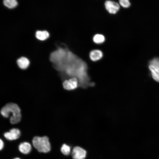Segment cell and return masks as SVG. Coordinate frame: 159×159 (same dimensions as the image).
<instances>
[{"label": "cell", "instance_id": "6da1fadb", "mask_svg": "<svg viewBox=\"0 0 159 159\" xmlns=\"http://www.w3.org/2000/svg\"><path fill=\"white\" fill-rule=\"evenodd\" d=\"M53 66L57 70L65 72L70 78H77L80 87L85 88L92 84L88 74L87 63L67 48L59 61L54 64Z\"/></svg>", "mask_w": 159, "mask_h": 159}, {"label": "cell", "instance_id": "7a4b0ae2", "mask_svg": "<svg viewBox=\"0 0 159 159\" xmlns=\"http://www.w3.org/2000/svg\"><path fill=\"white\" fill-rule=\"evenodd\" d=\"M1 113L5 117H8L11 114L10 122L12 124L17 123L21 120V110L18 106L15 103L11 102L6 104L1 109Z\"/></svg>", "mask_w": 159, "mask_h": 159}, {"label": "cell", "instance_id": "3957f363", "mask_svg": "<svg viewBox=\"0 0 159 159\" xmlns=\"http://www.w3.org/2000/svg\"><path fill=\"white\" fill-rule=\"evenodd\" d=\"M32 144L34 147L40 152L47 153L51 150L49 139L46 136L35 137L32 140Z\"/></svg>", "mask_w": 159, "mask_h": 159}, {"label": "cell", "instance_id": "277c9868", "mask_svg": "<svg viewBox=\"0 0 159 159\" xmlns=\"http://www.w3.org/2000/svg\"><path fill=\"white\" fill-rule=\"evenodd\" d=\"M148 67L153 78L159 82V58H155L151 60Z\"/></svg>", "mask_w": 159, "mask_h": 159}, {"label": "cell", "instance_id": "5b68a950", "mask_svg": "<svg viewBox=\"0 0 159 159\" xmlns=\"http://www.w3.org/2000/svg\"><path fill=\"white\" fill-rule=\"evenodd\" d=\"M62 85L65 89L71 90L76 89L79 86V82L77 78L73 77L65 80L63 82Z\"/></svg>", "mask_w": 159, "mask_h": 159}, {"label": "cell", "instance_id": "8992f818", "mask_svg": "<svg viewBox=\"0 0 159 159\" xmlns=\"http://www.w3.org/2000/svg\"><path fill=\"white\" fill-rule=\"evenodd\" d=\"M87 153L86 151L82 148L76 146L73 148L71 155L73 159H85Z\"/></svg>", "mask_w": 159, "mask_h": 159}, {"label": "cell", "instance_id": "52a82bcc", "mask_svg": "<svg viewBox=\"0 0 159 159\" xmlns=\"http://www.w3.org/2000/svg\"><path fill=\"white\" fill-rule=\"evenodd\" d=\"M105 6L108 12L111 14H115L120 8V5L117 3L110 0L105 1Z\"/></svg>", "mask_w": 159, "mask_h": 159}, {"label": "cell", "instance_id": "ba28073f", "mask_svg": "<svg viewBox=\"0 0 159 159\" xmlns=\"http://www.w3.org/2000/svg\"><path fill=\"white\" fill-rule=\"evenodd\" d=\"M20 135V131L17 128H13L9 132H6L4 134V137L7 139L10 140L17 139L19 137Z\"/></svg>", "mask_w": 159, "mask_h": 159}, {"label": "cell", "instance_id": "9c48e42d", "mask_svg": "<svg viewBox=\"0 0 159 159\" xmlns=\"http://www.w3.org/2000/svg\"><path fill=\"white\" fill-rule=\"evenodd\" d=\"M103 54L101 51L99 49H94L90 53V59L93 61H97L101 59L103 57Z\"/></svg>", "mask_w": 159, "mask_h": 159}, {"label": "cell", "instance_id": "30bf717a", "mask_svg": "<svg viewBox=\"0 0 159 159\" xmlns=\"http://www.w3.org/2000/svg\"><path fill=\"white\" fill-rule=\"evenodd\" d=\"M17 63L20 68L22 69H25L29 66V62L26 58L21 57L17 60Z\"/></svg>", "mask_w": 159, "mask_h": 159}, {"label": "cell", "instance_id": "8fae6325", "mask_svg": "<svg viewBox=\"0 0 159 159\" xmlns=\"http://www.w3.org/2000/svg\"><path fill=\"white\" fill-rule=\"evenodd\" d=\"M19 151L24 154H27L31 150V145L28 142H24L20 144L19 147Z\"/></svg>", "mask_w": 159, "mask_h": 159}, {"label": "cell", "instance_id": "7c38bea8", "mask_svg": "<svg viewBox=\"0 0 159 159\" xmlns=\"http://www.w3.org/2000/svg\"><path fill=\"white\" fill-rule=\"evenodd\" d=\"M49 36V34L46 31H38L36 33V37L40 40H45Z\"/></svg>", "mask_w": 159, "mask_h": 159}, {"label": "cell", "instance_id": "4fadbf2b", "mask_svg": "<svg viewBox=\"0 0 159 159\" xmlns=\"http://www.w3.org/2000/svg\"><path fill=\"white\" fill-rule=\"evenodd\" d=\"M94 42L97 44H101L104 42L105 41V37L103 35L97 34L95 35L93 38Z\"/></svg>", "mask_w": 159, "mask_h": 159}, {"label": "cell", "instance_id": "5bb4252c", "mask_svg": "<svg viewBox=\"0 0 159 159\" xmlns=\"http://www.w3.org/2000/svg\"><path fill=\"white\" fill-rule=\"evenodd\" d=\"M3 3L5 6L10 8L14 7L17 4L16 0H4Z\"/></svg>", "mask_w": 159, "mask_h": 159}, {"label": "cell", "instance_id": "9a60e30c", "mask_svg": "<svg viewBox=\"0 0 159 159\" xmlns=\"http://www.w3.org/2000/svg\"><path fill=\"white\" fill-rule=\"evenodd\" d=\"M61 151L64 155H68L71 152L70 147L65 144H64L61 148Z\"/></svg>", "mask_w": 159, "mask_h": 159}, {"label": "cell", "instance_id": "2e32d148", "mask_svg": "<svg viewBox=\"0 0 159 159\" xmlns=\"http://www.w3.org/2000/svg\"><path fill=\"white\" fill-rule=\"evenodd\" d=\"M119 2L120 4L124 8L128 7L130 5V3L128 0H120Z\"/></svg>", "mask_w": 159, "mask_h": 159}, {"label": "cell", "instance_id": "e0dca14e", "mask_svg": "<svg viewBox=\"0 0 159 159\" xmlns=\"http://www.w3.org/2000/svg\"><path fill=\"white\" fill-rule=\"evenodd\" d=\"M0 150H1L3 148L4 145L3 141L1 140V139H0Z\"/></svg>", "mask_w": 159, "mask_h": 159}, {"label": "cell", "instance_id": "ac0fdd59", "mask_svg": "<svg viewBox=\"0 0 159 159\" xmlns=\"http://www.w3.org/2000/svg\"><path fill=\"white\" fill-rule=\"evenodd\" d=\"M13 159H20L19 158H14Z\"/></svg>", "mask_w": 159, "mask_h": 159}]
</instances>
